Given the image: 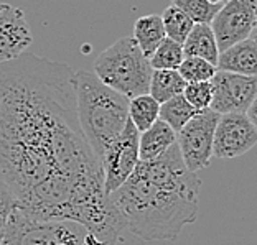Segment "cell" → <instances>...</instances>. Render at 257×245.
Masks as SVG:
<instances>
[{
	"label": "cell",
	"mask_w": 257,
	"mask_h": 245,
	"mask_svg": "<svg viewBox=\"0 0 257 245\" xmlns=\"http://www.w3.org/2000/svg\"><path fill=\"white\" fill-rule=\"evenodd\" d=\"M0 181L38 220L83 225L96 245L125 229L81 132L74 71L25 51L0 63Z\"/></svg>",
	"instance_id": "6da1fadb"
},
{
	"label": "cell",
	"mask_w": 257,
	"mask_h": 245,
	"mask_svg": "<svg viewBox=\"0 0 257 245\" xmlns=\"http://www.w3.org/2000/svg\"><path fill=\"white\" fill-rule=\"evenodd\" d=\"M201 181L190 171L175 143L159 158L139 161L110 201L134 235L142 240H177L196 222Z\"/></svg>",
	"instance_id": "7a4b0ae2"
},
{
	"label": "cell",
	"mask_w": 257,
	"mask_h": 245,
	"mask_svg": "<svg viewBox=\"0 0 257 245\" xmlns=\"http://www.w3.org/2000/svg\"><path fill=\"white\" fill-rule=\"evenodd\" d=\"M74 92L81 132L101 163L104 150L128 122V99L91 71L74 73Z\"/></svg>",
	"instance_id": "3957f363"
},
{
	"label": "cell",
	"mask_w": 257,
	"mask_h": 245,
	"mask_svg": "<svg viewBox=\"0 0 257 245\" xmlns=\"http://www.w3.org/2000/svg\"><path fill=\"white\" fill-rule=\"evenodd\" d=\"M149 58L139 50L132 37H122L96 58L94 74L110 89L127 99L147 94L152 78Z\"/></svg>",
	"instance_id": "277c9868"
},
{
	"label": "cell",
	"mask_w": 257,
	"mask_h": 245,
	"mask_svg": "<svg viewBox=\"0 0 257 245\" xmlns=\"http://www.w3.org/2000/svg\"><path fill=\"white\" fill-rule=\"evenodd\" d=\"M0 245H96L83 225L69 220H38L19 207L10 212Z\"/></svg>",
	"instance_id": "5b68a950"
},
{
	"label": "cell",
	"mask_w": 257,
	"mask_h": 245,
	"mask_svg": "<svg viewBox=\"0 0 257 245\" xmlns=\"http://www.w3.org/2000/svg\"><path fill=\"white\" fill-rule=\"evenodd\" d=\"M219 114L213 109H203L193 115L177 132V145L182 160L190 171L198 173L213 158L214 128Z\"/></svg>",
	"instance_id": "8992f818"
},
{
	"label": "cell",
	"mask_w": 257,
	"mask_h": 245,
	"mask_svg": "<svg viewBox=\"0 0 257 245\" xmlns=\"http://www.w3.org/2000/svg\"><path fill=\"white\" fill-rule=\"evenodd\" d=\"M209 84H211L209 109L218 114H247L255 119V76L234 74L216 69L214 76L209 79Z\"/></svg>",
	"instance_id": "52a82bcc"
},
{
	"label": "cell",
	"mask_w": 257,
	"mask_h": 245,
	"mask_svg": "<svg viewBox=\"0 0 257 245\" xmlns=\"http://www.w3.org/2000/svg\"><path fill=\"white\" fill-rule=\"evenodd\" d=\"M139 130L128 120L101 156L104 192L110 196L139 165Z\"/></svg>",
	"instance_id": "ba28073f"
},
{
	"label": "cell",
	"mask_w": 257,
	"mask_h": 245,
	"mask_svg": "<svg viewBox=\"0 0 257 245\" xmlns=\"http://www.w3.org/2000/svg\"><path fill=\"white\" fill-rule=\"evenodd\" d=\"M257 25L255 0H226L209 23L218 50L224 51L231 45L254 35Z\"/></svg>",
	"instance_id": "9c48e42d"
},
{
	"label": "cell",
	"mask_w": 257,
	"mask_h": 245,
	"mask_svg": "<svg viewBox=\"0 0 257 245\" xmlns=\"http://www.w3.org/2000/svg\"><path fill=\"white\" fill-rule=\"evenodd\" d=\"M257 143L255 119L247 114H219L214 128L213 156L223 160L237 158Z\"/></svg>",
	"instance_id": "30bf717a"
},
{
	"label": "cell",
	"mask_w": 257,
	"mask_h": 245,
	"mask_svg": "<svg viewBox=\"0 0 257 245\" xmlns=\"http://www.w3.org/2000/svg\"><path fill=\"white\" fill-rule=\"evenodd\" d=\"M32 42L33 35L25 14L19 7L0 2V63L23 55Z\"/></svg>",
	"instance_id": "8fae6325"
},
{
	"label": "cell",
	"mask_w": 257,
	"mask_h": 245,
	"mask_svg": "<svg viewBox=\"0 0 257 245\" xmlns=\"http://www.w3.org/2000/svg\"><path fill=\"white\" fill-rule=\"evenodd\" d=\"M216 69L234 74L257 76V42L254 35L231 45L224 51H219Z\"/></svg>",
	"instance_id": "7c38bea8"
},
{
	"label": "cell",
	"mask_w": 257,
	"mask_h": 245,
	"mask_svg": "<svg viewBox=\"0 0 257 245\" xmlns=\"http://www.w3.org/2000/svg\"><path fill=\"white\" fill-rule=\"evenodd\" d=\"M175 143H177V132L159 119L147 130L139 133V158L140 161L155 160Z\"/></svg>",
	"instance_id": "4fadbf2b"
},
{
	"label": "cell",
	"mask_w": 257,
	"mask_h": 245,
	"mask_svg": "<svg viewBox=\"0 0 257 245\" xmlns=\"http://www.w3.org/2000/svg\"><path fill=\"white\" fill-rule=\"evenodd\" d=\"M182 46L185 56L203 58L216 66L219 50L209 23H195Z\"/></svg>",
	"instance_id": "5bb4252c"
},
{
	"label": "cell",
	"mask_w": 257,
	"mask_h": 245,
	"mask_svg": "<svg viewBox=\"0 0 257 245\" xmlns=\"http://www.w3.org/2000/svg\"><path fill=\"white\" fill-rule=\"evenodd\" d=\"M134 42L137 43L139 50L142 51L145 58H149L155 51L163 38H165V30L160 15H145L136 20L134 25Z\"/></svg>",
	"instance_id": "9a60e30c"
},
{
	"label": "cell",
	"mask_w": 257,
	"mask_h": 245,
	"mask_svg": "<svg viewBox=\"0 0 257 245\" xmlns=\"http://www.w3.org/2000/svg\"><path fill=\"white\" fill-rule=\"evenodd\" d=\"M186 81L177 69H154L149 84V94L162 104L175 96L182 94Z\"/></svg>",
	"instance_id": "2e32d148"
},
{
	"label": "cell",
	"mask_w": 257,
	"mask_h": 245,
	"mask_svg": "<svg viewBox=\"0 0 257 245\" xmlns=\"http://www.w3.org/2000/svg\"><path fill=\"white\" fill-rule=\"evenodd\" d=\"M159 110L160 104L149 92L128 99V120L132 122L139 133L147 130L155 120H159Z\"/></svg>",
	"instance_id": "e0dca14e"
},
{
	"label": "cell",
	"mask_w": 257,
	"mask_h": 245,
	"mask_svg": "<svg viewBox=\"0 0 257 245\" xmlns=\"http://www.w3.org/2000/svg\"><path fill=\"white\" fill-rule=\"evenodd\" d=\"M195 114L196 110L186 102L183 94H178L160 104L159 119L165 122L167 125H170V128H173L175 132H178Z\"/></svg>",
	"instance_id": "ac0fdd59"
},
{
	"label": "cell",
	"mask_w": 257,
	"mask_h": 245,
	"mask_svg": "<svg viewBox=\"0 0 257 245\" xmlns=\"http://www.w3.org/2000/svg\"><path fill=\"white\" fill-rule=\"evenodd\" d=\"M160 17L163 23V30H165V37L180 45H183L186 37H188V33L191 32L193 25H195L190 17L185 15L183 12L175 7V5L167 7Z\"/></svg>",
	"instance_id": "d6986e66"
},
{
	"label": "cell",
	"mask_w": 257,
	"mask_h": 245,
	"mask_svg": "<svg viewBox=\"0 0 257 245\" xmlns=\"http://www.w3.org/2000/svg\"><path fill=\"white\" fill-rule=\"evenodd\" d=\"M183 58V46L165 37L154 53L149 56V63L152 69H178Z\"/></svg>",
	"instance_id": "ffe728a7"
},
{
	"label": "cell",
	"mask_w": 257,
	"mask_h": 245,
	"mask_svg": "<svg viewBox=\"0 0 257 245\" xmlns=\"http://www.w3.org/2000/svg\"><path fill=\"white\" fill-rule=\"evenodd\" d=\"M177 71L186 83H201V81H209L213 78L216 73V66L203 60V58L185 56Z\"/></svg>",
	"instance_id": "44dd1931"
},
{
	"label": "cell",
	"mask_w": 257,
	"mask_h": 245,
	"mask_svg": "<svg viewBox=\"0 0 257 245\" xmlns=\"http://www.w3.org/2000/svg\"><path fill=\"white\" fill-rule=\"evenodd\" d=\"M172 5L188 15L193 23H211L221 5L209 0H172Z\"/></svg>",
	"instance_id": "7402d4cb"
},
{
	"label": "cell",
	"mask_w": 257,
	"mask_h": 245,
	"mask_svg": "<svg viewBox=\"0 0 257 245\" xmlns=\"http://www.w3.org/2000/svg\"><path fill=\"white\" fill-rule=\"evenodd\" d=\"M182 94L186 99V102L198 112V110L208 109L211 104V84H209V81L186 83Z\"/></svg>",
	"instance_id": "603a6c76"
},
{
	"label": "cell",
	"mask_w": 257,
	"mask_h": 245,
	"mask_svg": "<svg viewBox=\"0 0 257 245\" xmlns=\"http://www.w3.org/2000/svg\"><path fill=\"white\" fill-rule=\"evenodd\" d=\"M15 206H17V201L14 194H12V191L0 181V238H2L5 225H7L9 215L14 211Z\"/></svg>",
	"instance_id": "cb8c5ba5"
},
{
	"label": "cell",
	"mask_w": 257,
	"mask_h": 245,
	"mask_svg": "<svg viewBox=\"0 0 257 245\" xmlns=\"http://www.w3.org/2000/svg\"><path fill=\"white\" fill-rule=\"evenodd\" d=\"M209 2H211V4H219V5H223V4L226 2V0H209Z\"/></svg>",
	"instance_id": "d4e9b609"
}]
</instances>
